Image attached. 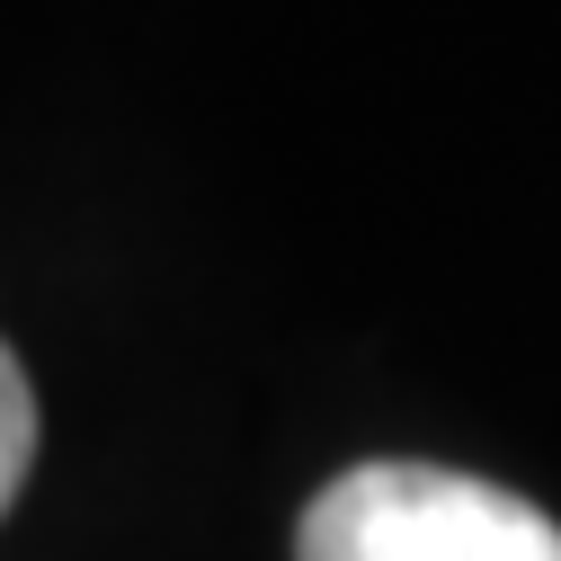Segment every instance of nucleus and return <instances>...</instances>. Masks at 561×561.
<instances>
[{
	"label": "nucleus",
	"mask_w": 561,
	"mask_h": 561,
	"mask_svg": "<svg viewBox=\"0 0 561 561\" xmlns=\"http://www.w3.org/2000/svg\"><path fill=\"white\" fill-rule=\"evenodd\" d=\"M295 561H561V526L446 463H347L295 526Z\"/></svg>",
	"instance_id": "obj_1"
},
{
	"label": "nucleus",
	"mask_w": 561,
	"mask_h": 561,
	"mask_svg": "<svg viewBox=\"0 0 561 561\" xmlns=\"http://www.w3.org/2000/svg\"><path fill=\"white\" fill-rule=\"evenodd\" d=\"M36 383H27V366L10 357V339H0V517H10V500L27 490V472H36Z\"/></svg>",
	"instance_id": "obj_2"
}]
</instances>
